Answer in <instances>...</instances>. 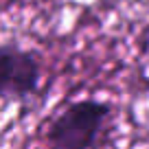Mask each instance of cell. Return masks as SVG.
<instances>
[{"mask_svg":"<svg viewBox=\"0 0 149 149\" xmlns=\"http://www.w3.org/2000/svg\"><path fill=\"white\" fill-rule=\"evenodd\" d=\"M114 107L101 99H79L64 105L44 132L46 149H97L112 123Z\"/></svg>","mask_w":149,"mask_h":149,"instance_id":"1","label":"cell"},{"mask_svg":"<svg viewBox=\"0 0 149 149\" xmlns=\"http://www.w3.org/2000/svg\"><path fill=\"white\" fill-rule=\"evenodd\" d=\"M44 79V61L40 53L24 48L15 40L0 46V99L2 103H29L40 94Z\"/></svg>","mask_w":149,"mask_h":149,"instance_id":"2","label":"cell"}]
</instances>
